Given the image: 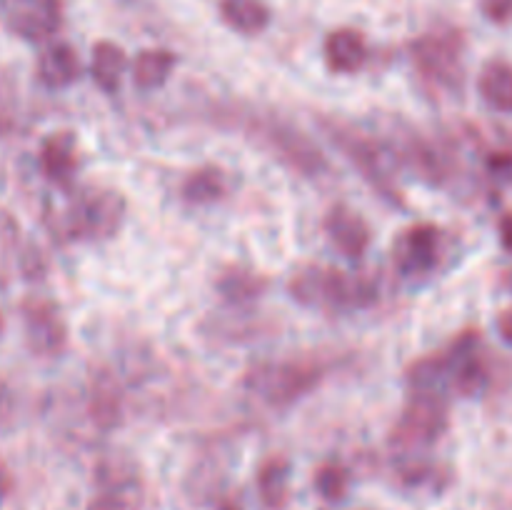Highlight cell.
Here are the masks:
<instances>
[{"label": "cell", "instance_id": "6da1fadb", "mask_svg": "<svg viewBox=\"0 0 512 510\" xmlns=\"http://www.w3.org/2000/svg\"><path fill=\"white\" fill-rule=\"evenodd\" d=\"M293 300L305 308L350 310L365 308L378 298V285L368 275H348L328 265H300L288 280Z\"/></svg>", "mask_w": 512, "mask_h": 510}, {"label": "cell", "instance_id": "7a4b0ae2", "mask_svg": "<svg viewBox=\"0 0 512 510\" xmlns=\"http://www.w3.org/2000/svg\"><path fill=\"white\" fill-rule=\"evenodd\" d=\"M128 203L113 188H88L75 193L53 230L70 240H108L123 228Z\"/></svg>", "mask_w": 512, "mask_h": 510}, {"label": "cell", "instance_id": "3957f363", "mask_svg": "<svg viewBox=\"0 0 512 510\" xmlns=\"http://www.w3.org/2000/svg\"><path fill=\"white\" fill-rule=\"evenodd\" d=\"M325 378V365L318 360H283L255 365L245 383L273 408H288L308 395Z\"/></svg>", "mask_w": 512, "mask_h": 510}, {"label": "cell", "instance_id": "277c9868", "mask_svg": "<svg viewBox=\"0 0 512 510\" xmlns=\"http://www.w3.org/2000/svg\"><path fill=\"white\" fill-rule=\"evenodd\" d=\"M320 128L325 130V135H330V140L338 145L340 153L358 168V173L368 180L370 188L378 190V193L383 195L385 200H390V203L403 205L400 190L395 188L393 178H390L388 173L385 150L380 148L375 140H370L368 135L358 133V130L350 128L348 123H340V120L335 118H320Z\"/></svg>", "mask_w": 512, "mask_h": 510}, {"label": "cell", "instance_id": "5b68a950", "mask_svg": "<svg viewBox=\"0 0 512 510\" xmlns=\"http://www.w3.org/2000/svg\"><path fill=\"white\" fill-rule=\"evenodd\" d=\"M448 400L438 390H413L393 430V445L405 453L430 448L448 430Z\"/></svg>", "mask_w": 512, "mask_h": 510}, {"label": "cell", "instance_id": "8992f818", "mask_svg": "<svg viewBox=\"0 0 512 510\" xmlns=\"http://www.w3.org/2000/svg\"><path fill=\"white\" fill-rule=\"evenodd\" d=\"M420 75L440 88L458 90L463 85L465 35L458 28H438L420 35L410 45Z\"/></svg>", "mask_w": 512, "mask_h": 510}, {"label": "cell", "instance_id": "52a82bcc", "mask_svg": "<svg viewBox=\"0 0 512 510\" xmlns=\"http://www.w3.org/2000/svg\"><path fill=\"white\" fill-rule=\"evenodd\" d=\"M248 128L260 135L278 153V158H283L290 168L300 170L308 178H318L320 173L328 170V160L323 158V153L285 120L270 113H253L248 115Z\"/></svg>", "mask_w": 512, "mask_h": 510}, {"label": "cell", "instance_id": "ba28073f", "mask_svg": "<svg viewBox=\"0 0 512 510\" xmlns=\"http://www.w3.org/2000/svg\"><path fill=\"white\" fill-rule=\"evenodd\" d=\"M20 315H23L25 345L30 353L38 358H55L63 353L68 345V325L55 300L28 295L20 303Z\"/></svg>", "mask_w": 512, "mask_h": 510}, {"label": "cell", "instance_id": "9c48e42d", "mask_svg": "<svg viewBox=\"0 0 512 510\" xmlns=\"http://www.w3.org/2000/svg\"><path fill=\"white\" fill-rule=\"evenodd\" d=\"M140 480L135 465L125 458H108L98 465V493L88 510H138Z\"/></svg>", "mask_w": 512, "mask_h": 510}, {"label": "cell", "instance_id": "30bf717a", "mask_svg": "<svg viewBox=\"0 0 512 510\" xmlns=\"http://www.w3.org/2000/svg\"><path fill=\"white\" fill-rule=\"evenodd\" d=\"M63 23V3L60 0H8L5 25L18 38L30 43H45L58 33Z\"/></svg>", "mask_w": 512, "mask_h": 510}, {"label": "cell", "instance_id": "8fae6325", "mask_svg": "<svg viewBox=\"0 0 512 510\" xmlns=\"http://www.w3.org/2000/svg\"><path fill=\"white\" fill-rule=\"evenodd\" d=\"M440 230L433 223H415L398 235L393 245V260L405 275H425L438 265Z\"/></svg>", "mask_w": 512, "mask_h": 510}, {"label": "cell", "instance_id": "7c38bea8", "mask_svg": "<svg viewBox=\"0 0 512 510\" xmlns=\"http://www.w3.org/2000/svg\"><path fill=\"white\" fill-rule=\"evenodd\" d=\"M323 228L330 243L335 245V250L350 260L365 255V250L370 248V240H373V230H370L368 220L355 213L353 208H348V205H333L325 215Z\"/></svg>", "mask_w": 512, "mask_h": 510}, {"label": "cell", "instance_id": "4fadbf2b", "mask_svg": "<svg viewBox=\"0 0 512 510\" xmlns=\"http://www.w3.org/2000/svg\"><path fill=\"white\" fill-rule=\"evenodd\" d=\"M80 73H83L80 55L68 43L45 45L43 53L38 55V65H35V75H38L40 85L50 90L68 88L80 78Z\"/></svg>", "mask_w": 512, "mask_h": 510}, {"label": "cell", "instance_id": "5bb4252c", "mask_svg": "<svg viewBox=\"0 0 512 510\" xmlns=\"http://www.w3.org/2000/svg\"><path fill=\"white\" fill-rule=\"evenodd\" d=\"M325 63L333 73L350 75L358 73L368 60V40L355 28H338L328 33L323 43Z\"/></svg>", "mask_w": 512, "mask_h": 510}, {"label": "cell", "instance_id": "9a60e30c", "mask_svg": "<svg viewBox=\"0 0 512 510\" xmlns=\"http://www.w3.org/2000/svg\"><path fill=\"white\" fill-rule=\"evenodd\" d=\"M40 168L55 185H65L78 168V140L70 130L50 133L40 145Z\"/></svg>", "mask_w": 512, "mask_h": 510}, {"label": "cell", "instance_id": "2e32d148", "mask_svg": "<svg viewBox=\"0 0 512 510\" xmlns=\"http://www.w3.org/2000/svg\"><path fill=\"white\" fill-rule=\"evenodd\" d=\"M90 415L95 425L103 430H113L123 423V390L110 373H98L90 390Z\"/></svg>", "mask_w": 512, "mask_h": 510}, {"label": "cell", "instance_id": "e0dca14e", "mask_svg": "<svg viewBox=\"0 0 512 510\" xmlns=\"http://www.w3.org/2000/svg\"><path fill=\"white\" fill-rule=\"evenodd\" d=\"M125 68H128V55L120 45H115L113 40H100L93 45L90 75L103 93H115L120 88Z\"/></svg>", "mask_w": 512, "mask_h": 510}, {"label": "cell", "instance_id": "ac0fdd59", "mask_svg": "<svg viewBox=\"0 0 512 510\" xmlns=\"http://www.w3.org/2000/svg\"><path fill=\"white\" fill-rule=\"evenodd\" d=\"M265 278L263 275L253 273V270L238 268V265H230L215 280V288L223 295L225 303L235 305V308H243V305L255 303L260 295L265 293Z\"/></svg>", "mask_w": 512, "mask_h": 510}, {"label": "cell", "instance_id": "d6986e66", "mask_svg": "<svg viewBox=\"0 0 512 510\" xmlns=\"http://www.w3.org/2000/svg\"><path fill=\"white\" fill-rule=\"evenodd\" d=\"M480 98L498 113H512V65L508 60H490L478 75Z\"/></svg>", "mask_w": 512, "mask_h": 510}, {"label": "cell", "instance_id": "ffe728a7", "mask_svg": "<svg viewBox=\"0 0 512 510\" xmlns=\"http://www.w3.org/2000/svg\"><path fill=\"white\" fill-rule=\"evenodd\" d=\"M175 63V53L165 48H148V50H140L135 55L133 65H130V73H133V83L135 88L140 90H155L160 85L168 83L170 73H173Z\"/></svg>", "mask_w": 512, "mask_h": 510}, {"label": "cell", "instance_id": "44dd1931", "mask_svg": "<svg viewBox=\"0 0 512 510\" xmlns=\"http://www.w3.org/2000/svg\"><path fill=\"white\" fill-rule=\"evenodd\" d=\"M220 18L235 33L258 35L270 25V8L265 0H220Z\"/></svg>", "mask_w": 512, "mask_h": 510}, {"label": "cell", "instance_id": "7402d4cb", "mask_svg": "<svg viewBox=\"0 0 512 510\" xmlns=\"http://www.w3.org/2000/svg\"><path fill=\"white\" fill-rule=\"evenodd\" d=\"M183 198L193 205H210L218 203L228 193V175L215 165H205V168L193 170L188 178L183 180Z\"/></svg>", "mask_w": 512, "mask_h": 510}, {"label": "cell", "instance_id": "603a6c76", "mask_svg": "<svg viewBox=\"0 0 512 510\" xmlns=\"http://www.w3.org/2000/svg\"><path fill=\"white\" fill-rule=\"evenodd\" d=\"M290 483V460L283 455H273L265 460L258 470V493L268 508H283L288 500Z\"/></svg>", "mask_w": 512, "mask_h": 510}, {"label": "cell", "instance_id": "cb8c5ba5", "mask_svg": "<svg viewBox=\"0 0 512 510\" xmlns=\"http://www.w3.org/2000/svg\"><path fill=\"white\" fill-rule=\"evenodd\" d=\"M448 373L450 363L443 350V353L425 355V358L410 363L408 370H405V380L413 390H438V385L448 378Z\"/></svg>", "mask_w": 512, "mask_h": 510}, {"label": "cell", "instance_id": "d4e9b609", "mask_svg": "<svg viewBox=\"0 0 512 510\" xmlns=\"http://www.w3.org/2000/svg\"><path fill=\"white\" fill-rule=\"evenodd\" d=\"M20 250V230L13 215L0 208V288L10 280Z\"/></svg>", "mask_w": 512, "mask_h": 510}, {"label": "cell", "instance_id": "484cf974", "mask_svg": "<svg viewBox=\"0 0 512 510\" xmlns=\"http://www.w3.org/2000/svg\"><path fill=\"white\" fill-rule=\"evenodd\" d=\"M313 483L315 490H318L325 500H340L345 495V490H348L350 475L340 463H323L315 470Z\"/></svg>", "mask_w": 512, "mask_h": 510}, {"label": "cell", "instance_id": "4316f807", "mask_svg": "<svg viewBox=\"0 0 512 510\" xmlns=\"http://www.w3.org/2000/svg\"><path fill=\"white\" fill-rule=\"evenodd\" d=\"M15 263H18L23 278L28 280H43L45 270H48V260H45L43 250H40L35 243L20 245L18 260H15Z\"/></svg>", "mask_w": 512, "mask_h": 510}, {"label": "cell", "instance_id": "83f0119b", "mask_svg": "<svg viewBox=\"0 0 512 510\" xmlns=\"http://www.w3.org/2000/svg\"><path fill=\"white\" fill-rule=\"evenodd\" d=\"M485 18L498 25L512 23V0H480Z\"/></svg>", "mask_w": 512, "mask_h": 510}, {"label": "cell", "instance_id": "f1b7e54d", "mask_svg": "<svg viewBox=\"0 0 512 510\" xmlns=\"http://www.w3.org/2000/svg\"><path fill=\"white\" fill-rule=\"evenodd\" d=\"M488 168L500 178H512V153H493L488 160Z\"/></svg>", "mask_w": 512, "mask_h": 510}, {"label": "cell", "instance_id": "f546056e", "mask_svg": "<svg viewBox=\"0 0 512 510\" xmlns=\"http://www.w3.org/2000/svg\"><path fill=\"white\" fill-rule=\"evenodd\" d=\"M15 413V395L5 383H0V425L8 423Z\"/></svg>", "mask_w": 512, "mask_h": 510}, {"label": "cell", "instance_id": "4dcf8cb0", "mask_svg": "<svg viewBox=\"0 0 512 510\" xmlns=\"http://www.w3.org/2000/svg\"><path fill=\"white\" fill-rule=\"evenodd\" d=\"M498 235H500V245L503 250H508L512 255V213H505L498 223Z\"/></svg>", "mask_w": 512, "mask_h": 510}, {"label": "cell", "instance_id": "1f68e13d", "mask_svg": "<svg viewBox=\"0 0 512 510\" xmlns=\"http://www.w3.org/2000/svg\"><path fill=\"white\" fill-rule=\"evenodd\" d=\"M498 333L505 343L512 345V308L500 310L498 315Z\"/></svg>", "mask_w": 512, "mask_h": 510}, {"label": "cell", "instance_id": "d6a6232c", "mask_svg": "<svg viewBox=\"0 0 512 510\" xmlns=\"http://www.w3.org/2000/svg\"><path fill=\"white\" fill-rule=\"evenodd\" d=\"M8 490H10V473H8V468H5L3 460H0V500L8 495Z\"/></svg>", "mask_w": 512, "mask_h": 510}, {"label": "cell", "instance_id": "836d02e7", "mask_svg": "<svg viewBox=\"0 0 512 510\" xmlns=\"http://www.w3.org/2000/svg\"><path fill=\"white\" fill-rule=\"evenodd\" d=\"M500 283H503L505 290H510V293H512V268L505 270L503 278H500Z\"/></svg>", "mask_w": 512, "mask_h": 510}, {"label": "cell", "instance_id": "e575fe53", "mask_svg": "<svg viewBox=\"0 0 512 510\" xmlns=\"http://www.w3.org/2000/svg\"><path fill=\"white\" fill-rule=\"evenodd\" d=\"M5 8H8V0H0V15H5Z\"/></svg>", "mask_w": 512, "mask_h": 510}, {"label": "cell", "instance_id": "d590c367", "mask_svg": "<svg viewBox=\"0 0 512 510\" xmlns=\"http://www.w3.org/2000/svg\"><path fill=\"white\" fill-rule=\"evenodd\" d=\"M0 333H3V315H0Z\"/></svg>", "mask_w": 512, "mask_h": 510}]
</instances>
